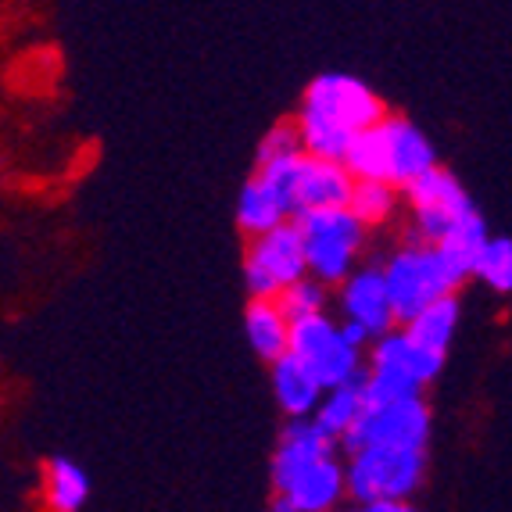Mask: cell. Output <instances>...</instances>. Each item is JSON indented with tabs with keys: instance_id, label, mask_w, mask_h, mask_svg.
<instances>
[{
	"instance_id": "4",
	"label": "cell",
	"mask_w": 512,
	"mask_h": 512,
	"mask_svg": "<svg viewBox=\"0 0 512 512\" xmlns=\"http://www.w3.org/2000/svg\"><path fill=\"white\" fill-rule=\"evenodd\" d=\"M305 237V262L308 276L323 280L326 287H337L355 269V255L362 251L366 226H362L348 205L316 208L294 219Z\"/></svg>"
},
{
	"instance_id": "26",
	"label": "cell",
	"mask_w": 512,
	"mask_h": 512,
	"mask_svg": "<svg viewBox=\"0 0 512 512\" xmlns=\"http://www.w3.org/2000/svg\"><path fill=\"white\" fill-rule=\"evenodd\" d=\"M366 509L369 512H405L409 509V502H405V498H373Z\"/></svg>"
},
{
	"instance_id": "5",
	"label": "cell",
	"mask_w": 512,
	"mask_h": 512,
	"mask_svg": "<svg viewBox=\"0 0 512 512\" xmlns=\"http://www.w3.org/2000/svg\"><path fill=\"white\" fill-rule=\"evenodd\" d=\"M387 294H391L394 323H409L419 308H427L441 294L459 291L462 283L452 276V269L444 265L441 251L423 240H409L402 251H394V258L384 269Z\"/></svg>"
},
{
	"instance_id": "20",
	"label": "cell",
	"mask_w": 512,
	"mask_h": 512,
	"mask_svg": "<svg viewBox=\"0 0 512 512\" xmlns=\"http://www.w3.org/2000/svg\"><path fill=\"white\" fill-rule=\"evenodd\" d=\"M283 205L276 201V194L265 187L262 180H248L244 190H240V201H237V222L240 230L248 233V237H258V233L273 230L276 222H283Z\"/></svg>"
},
{
	"instance_id": "6",
	"label": "cell",
	"mask_w": 512,
	"mask_h": 512,
	"mask_svg": "<svg viewBox=\"0 0 512 512\" xmlns=\"http://www.w3.org/2000/svg\"><path fill=\"white\" fill-rule=\"evenodd\" d=\"M287 351H294L319 384L337 387L348 384L362 373V351L355 344L344 341L341 326L333 323L326 312H316V316H301L291 319V344Z\"/></svg>"
},
{
	"instance_id": "3",
	"label": "cell",
	"mask_w": 512,
	"mask_h": 512,
	"mask_svg": "<svg viewBox=\"0 0 512 512\" xmlns=\"http://www.w3.org/2000/svg\"><path fill=\"white\" fill-rule=\"evenodd\" d=\"M427 477V448H394V444H366L351 452V466L344 470V495L359 505L373 498L416 495Z\"/></svg>"
},
{
	"instance_id": "22",
	"label": "cell",
	"mask_w": 512,
	"mask_h": 512,
	"mask_svg": "<svg viewBox=\"0 0 512 512\" xmlns=\"http://www.w3.org/2000/svg\"><path fill=\"white\" fill-rule=\"evenodd\" d=\"M473 276L487 283L491 291L512 294V240L509 237H487L473 262Z\"/></svg>"
},
{
	"instance_id": "7",
	"label": "cell",
	"mask_w": 512,
	"mask_h": 512,
	"mask_svg": "<svg viewBox=\"0 0 512 512\" xmlns=\"http://www.w3.org/2000/svg\"><path fill=\"white\" fill-rule=\"evenodd\" d=\"M430 441V409L419 394L394 398L376 409H362V416L351 423L341 437L348 452L366 448V444H394V448H427Z\"/></svg>"
},
{
	"instance_id": "23",
	"label": "cell",
	"mask_w": 512,
	"mask_h": 512,
	"mask_svg": "<svg viewBox=\"0 0 512 512\" xmlns=\"http://www.w3.org/2000/svg\"><path fill=\"white\" fill-rule=\"evenodd\" d=\"M276 305L287 312V319H301V316H316V312H326V283L305 273L301 280L287 283V287L276 294Z\"/></svg>"
},
{
	"instance_id": "14",
	"label": "cell",
	"mask_w": 512,
	"mask_h": 512,
	"mask_svg": "<svg viewBox=\"0 0 512 512\" xmlns=\"http://www.w3.org/2000/svg\"><path fill=\"white\" fill-rule=\"evenodd\" d=\"M273 366V394L276 405H280L287 416H312L323 398V384H319L312 369L294 355V351H283L280 359L269 362Z\"/></svg>"
},
{
	"instance_id": "21",
	"label": "cell",
	"mask_w": 512,
	"mask_h": 512,
	"mask_svg": "<svg viewBox=\"0 0 512 512\" xmlns=\"http://www.w3.org/2000/svg\"><path fill=\"white\" fill-rule=\"evenodd\" d=\"M394 201H398V187H391V183L355 180L351 197H348V208H351V215L369 230V226H380L384 219H391Z\"/></svg>"
},
{
	"instance_id": "15",
	"label": "cell",
	"mask_w": 512,
	"mask_h": 512,
	"mask_svg": "<svg viewBox=\"0 0 512 512\" xmlns=\"http://www.w3.org/2000/svg\"><path fill=\"white\" fill-rule=\"evenodd\" d=\"M244 330H248L251 351L265 362L280 359L291 344V319L276 305V298H251L248 312H244Z\"/></svg>"
},
{
	"instance_id": "9",
	"label": "cell",
	"mask_w": 512,
	"mask_h": 512,
	"mask_svg": "<svg viewBox=\"0 0 512 512\" xmlns=\"http://www.w3.org/2000/svg\"><path fill=\"white\" fill-rule=\"evenodd\" d=\"M251 262L262 269L276 287H287V283L301 280L308 273L305 262V237H301V226L294 219L276 222L273 230L258 233V237L248 240V255Z\"/></svg>"
},
{
	"instance_id": "13",
	"label": "cell",
	"mask_w": 512,
	"mask_h": 512,
	"mask_svg": "<svg viewBox=\"0 0 512 512\" xmlns=\"http://www.w3.org/2000/svg\"><path fill=\"white\" fill-rule=\"evenodd\" d=\"M369 362H384V366H398L416 380V384L427 387L430 380H437L444 369V351L423 348L416 344L405 330H387L376 337L373 351H369Z\"/></svg>"
},
{
	"instance_id": "16",
	"label": "cell",
	"mask_w": 512,
	"mask_h": 512,
	"mask_svg": "<svg viewBox=\"0 0 512 512\" xmlns=\"http://www.w3.org/2000/svg\"><path fill=\"white\" fill-rule=\"evenodd\" d=\"M402 330L409 333L416 344H423V348L448 351L455 330H459V298H455V291L434 298L427 308H419L409 323H402Z\"/></svg>"
},
{
	"instance_id": "10",
	"label": "cell",
	"mask_w": 512,
	"mask_h": 512,
	"mask_svg": "<svg viewBox=\"0 0 512 512\" xmlns=\"http://www.w3.org/2000/svg\"><path fill=\"white\" fill-rule=\"evenodd\" d=\"M344 495V466L333 455L308 462L291 484L276 491L273 509L280 512H326Z\"/></svg>"
},
{
	"instance_id": "2",
	"label": "cell",
	"mask_w": 512,
	"mask_h": 512,
	"mask_svg": "<svg viewBox=\"0 0 512 512\" xmlns=\"http://www.w3.org/2000/svg\"><path fill=\"white\" fill-rule=\"evenodd\" d=\"M255 176L276 194L287 219H298V215L316 212V208L348 205L351 187H355L348 165L316 158L308 151H291L273 158V162H262Z\"/></svg>"
},
{
	"instance_id": "11",
	"label": "cell",
	"mask_w": 512,
	"mask_h": 512,
	"mask_svg": "<svg viewBox=\"0 0 512 512\" xmlns=\"http://www.w3.org/2000/svg\"><path fill=\"white\" fill-rule=\"evenodd\" d=\"M337 448V437H330L316 419L308 416H294V423L283 430L280 444H276L273 455V491H283L291 484L308 462L323 459V455H333Z\"/></svg>"
},
{
	"instance_id": "25",
	"label": "cell",
	"mask_w": 512,
	"mask_h": 512,
	"mask_svg": "<svg viewBox=\"0 0 512 512\" xmlns=\"http://www.w3.org/2000/svg\"><path fill=\"white\" fill-rule=\"evenodd\" d=\"M341 333H344V341L355 344L359 351H366V344L373 341V333H369V326H362L359 319H344V323H341Z\"/></svg>"
},
{
	"instance_id": "24",
	"label": "cell",
	"mask_w": 512,
	"mask_h": 512,
	"mask_svg": "<svg viewBox=\"0 0 512 512\" xmlns=\"http://www.w3.org/2000/svg\"><path fill=\"white\" fill-rule=\"evenodd\" d=\"M291 151H301L298 126H294V122H280V126H273L262 137V144H258V154H255V165L273 162V158H280V154H291Z\"/></svg>"
},
{
	"instance_id": "12",
	"label": "cell",
	"mask_w": 512,
	"mask_h": 512,
	"mask_svg": "<svg viewBox=\"0 0 512 512\" xmlns=\"http://www.w3.org/2000/svg\"><path fill=\"white\" fill-rule=\"evenodd\" d=\"M341 308L348 319H359L362 326H369L373 337L387 333L394 326V308H391V294H387V280L384 269H351L341 280Z\"/></svg>"
},
{
	"instance_id": "17",
	"label": "cell",
	"mask_w": 512,
	"mask_h": 512,
	"mask_svg": "<svg viewBox=\"0 0 512 512\" xmlns=\"http://www.w3.org/2000/svg\"><path fill=\"white\" fill-rule=\"evenodd\" d=\"M43 495L47 505L58 512H79L90 502V477L79 462L65 459V455H54L43 470Z\"/></svg>"
},
{
	"instance_id": "18",
	"label": "cell",
	"mask_w": 512,
	"mask_h": 512,
	"mask_svg": "<svg viewBox=\"0 0 512 512\" xmlns=\"http://www.w3.org/2000/svg\"><path fill=\"white\" fill-rule=\"evenodd\" d=\"M484 240H487V226H484V219H480L477 208H473V212L466 215V219H462L459 226L441 240V244H434V248L441 251L444 265L452 269L455 280L466 283L473 276V262H477Z\"/></svg>"
},
{
	"instance_id": "8",
	"label": "cell",
	"mask_w": 512,
	"mask_h": 512,
	"mask_svg": "<svg viewBox=\"0 0 512 512\" xmlns=\"http://www.w3.org/2000/svg\"><path fill=\"white\" fill-rule=\"evenodd\" d=\"M301 108L337 122V126H344L348 133H359V129L373 126V122H380L387 115L384 101H380L362 79L344 76V72H326V76L312 79Z\"/></svg>"
},
{
	"instance_id": "19",
	"label": "cell",
	"mask_w": 512,
	"mask_h": 512,
	"mask_svg": "<svg viewBox=\"0 0 512 512\" xmlns=\"http://www.w3.org/2000/svg\"><path fill=\"white\" fill-rule=\"evenodd\" d=\"M362 409H366V398H362V373H359L355 380H348V384L326 387L312 419H316L326 434L341 441V437L351 430V423L362 416Z\"/></svg>"
},
{
	"instance_id": "1",
	"label": "cell",
	"mask_w": 512,
	"mask_h": 512,
	"mask_svg": "<svg viewBox=\"0 0 512 512\" xmlns=\"http://www.w3.org/2000/svg\"><path fill=\"white\" fill-rule=\"evenodd\" d=\"M344 165L355 180H384L402 190L412 176L437 165V151L423 129L398 115H384L373 126L359 129L348 144Z\"/></svg>"
}]
</instances>
